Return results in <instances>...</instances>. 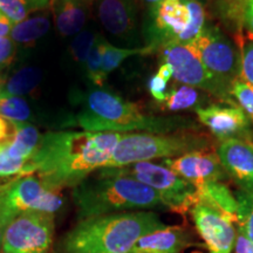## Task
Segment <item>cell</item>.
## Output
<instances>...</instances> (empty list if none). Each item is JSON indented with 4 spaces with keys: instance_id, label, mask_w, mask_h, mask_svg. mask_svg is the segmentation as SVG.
I'll return each mask as SVG.
<instances>
[{
    "instance_id": "6",
    "label": "cell",
    "mask_w": 253,
    "mask_h": 253,
    "mask_svg": "<svg viewBox=\"0 0 253 253\" xmlns=\"http://www.w3.org/2000/svg\"><path fill=\"white\" fill-rule=\"evenodd\" d=\"M212 141L199 131L172 134L126 132L116 144L108 164L104 168H119L138 162L166 160L199 150H210Z\"/></svg>"
},
{
    "instance_id": "27",
    "label": "cell",
    "mask_w": 253,
    "mask_h": 253,
    "mask_svg": "<svg viewBox=\"0 0 253 253\" xmlns=\"http://www.w3.org/2000/svg\"><path fill=\"white\" fill-rule=\"evenodd\" d=\"M0 116L9 122H28L33 114L24 97L4 94L0 89Z\"/></svg>"
},
{
    "instance_id": "30",
    "label": "cell",
    "mask_w": 253,
    "mask_h": 253,
    "mask_svg": "<svg viewBox=\"0 0 253 253\" xmlns=\"http://www.w3.org/2000/svg\"><path fill=\"white\" fill-rule=\"evenodd\" d=\"M240 53V80L253 86V39H244V36L237 39Z\"/></svg>"
},
{
    "instance_id": "9",
    "label": "cell",
    "mask_w": 253,
    "mask_h": 253,
    "mask_svg": "<svg viewBox=\"0 0 253 253\" xmlns=\"http://www.w3.org/2000/svg\"><path fill=\"white\" fill-rule=\"evenodd\" d=\"M158 52L163 62L169 63L172 67L173 80L177 84L197 88L210 96L217 97L223 103H235L231 95L232 86L214 77L191 47L170 43Z\"/></svg>"
},
{
    "instance_id": "17",
    "label": "cell",
    "mask_w": 253,
    "mask_h": 253,
    "mask_svg": "<svg viewBox=\"0 0 253 253\" xmlns=\"http://www.w3.org/2000/svg\"><path fill=\"white\" fill-rule=\"evenodd\" d=\"M56 31L63 37L77 36L93 14V0H49Z\"/></svg>"
},
{
    "instance_id": "29",
    "label": "cell",
    "mask_w": 253,
    "mask_h": 253,
    "mask_svg": "<svg viewBox=\"0 0 253 253\" xmlns=\"http://www.w3.org/2000/svg\"><path fill=\"white\" fill-rule=\"evenodd\" d=\"M231 95L232 99H235L237 104L244 110L248 118L251 121L253 128V86L248 82L240 80H236L233 82L232 88H231Z\"/></svg>"
},
{
    "instance_id": "14",
    "label": "cell",
    "mask_w": 253,
    "mask_h": 253,
    "mask_svg": "<svg viewBox=\"0 0 253 253\" xmlns=\"http://www.w3.org/2000/svg\"><path fill=\"white\" fill-rule=\"evenodd\" d=\"M209 253H231L237 231L232 218L205 203H196L189 211Z\"/></svg>"
},
{
    "instance_id": "20",
    "label": "cell",
    "mask_w": 253,
    "mask_h": 253,
    "mask_svg": "<svg viewBox=\"0 0 253 253\" xmlns=\"http://www.w3.org/2000/svg\"><path fill=\"white\" fill-rule=\"evenodd\" d=\"M211 96L197 88L177 84L168 90L166 100L160 104L164 112H196L211 104Z\"/></svg>"
},
{
    "instance_id": "32",
    "label": "cell",
    "mask_w": 253,
    "mask_h": 253,
    "mask_svg": "<svg viewBox=\"0 0 253 253\" xmlns=\"http://www.w3.org/2000/svg\"><path fill=\"white\" fill-rule=\"evenodd\" d=\"M168 84L169 82L163 80L157 74L151 75L149 81H148V90H149L151 97L158 104H161L166 100V96L168 94Z\"/></svg>"
},
{
    "instance_id": "13",
    "label": "cell",
    "mask_w": 253,
    "mask_h": 253,
    "mask_svg": "<svg viewBox=\"0 0 253 253\" xmlns=\"http://www.w3.org/2000/svg\"><path fill=\"white\" fill-rule=\"evenodd\" d=\"M199 125L204 126L217 141L233 138L251 140L253 128L244 110L235 103H211L195 112Z\"/></svg>"
},
{
    "instance_id": "16",
    "label": "cell",
    "mask_w": 253,
    "mask_h": 253,
    "mask_svg": "<svg viewBox=\"0 0 253 253\" xmlns=\"http://www.w3.org/2000/svg\"><path fill=\"white\" fill-rule=\"evenodd\" d=\"M216 153L240 192L253 196V142L240 138L220 142Z\"/></svg>"
},
{
    "instance_id": "42",
    "label": "cell",
    "mask_w": 253,
    "mask_h": 253,
    "mask_svg": "<svg viewBox=\"0 0 253 253\" xmlns=\"http://www.w3.org/2000/svg\"><path fill=\"white\" fill-rule=\"evenodd\" d=\"M0 183H2V178H0Z\"/></svg>"
},
{
    "instance_id": "4",
    "label": "cell",
    "mask_w": 253,
    "mask_h": 253,
    "mask_svg": "<svg viewBox=\"0 0 253 253\" xmlns=\"http://www.w3.org/2000/svg\"><path fill=\"white\" fill-rule=\"evenodd\" d=\"M72 199L78 220L131 211H169L149 186L101 169L72 189Z\"/></svg>"
},
{
    "instance_id": "5",
    "label": "cell",
    "mask_w": 253,
    "mask_h": 253,
    "mask_svg": "<svg viewBox=\"0 0 253 253\" xmlns=\"http://www.w3.org/2000/svg\"><path fill=\"white\" fill-rule=\"evenodd\" d=\"M208 21L207 5L201 0H160L144 8L141 18L143 47L155 53L170 43L190 46Z\"/></svg>"
},
{
    "instance_id": "3",
    "label": "cell",
    "mask_w": 253,
    "mask_h": 253,
    "mask_svg": "<svg viewBox=\"0 0 253 253\" xmlns=\"http://www.w3.org/2000/svg\"><path fill=\"white\" fill-rule=\"evenodd\" d=\"M167 224L156 211H131L78 220L52 253H130L136 242Z\"/></svg>"
},
{
    "instance_id": "26",
    "label": "cell",
    "mask_w": 253,
    "mask_h": 253,
    "mask_svg": "<svg viewBox=\"0 0 253 253\" xmlns=\"http://www.w3.org/2000/svg\"><path fill=\"white\" fill-rule=\"evenodd\" d=\"M49 7V0H0V11L17 24Z\"/></svg>"
},
{
    "instance_id": "28",
    "label": "cell",
    "mask_w": 253,
    "mask_h": 253,
    "mask_svg": "<svg viewBox=\"0 0 253 253\" xmlns=\"http://www.w3.org/2000/svg\"><path fill=\"white\" fill-rule=\"evenodd\" d=\"M99 32L91 30V28H84L79 32L69 46V53H71L72 60L75 65L84 68L87 56L89 54L91 46H93L95 39Z\"/></svg>"
},
{
    "instance_id": "10",
    "label": "cell",
    "mask_w": 253,
    "mask_h": 253,
    "mask_svg": "<svg viewBox=\"0 0 253 253\" xmlns=\"http://www.w3.org/2000/svg\"><path fill=\"white\" fill-rule=\"evenodd\" d=\"M204 66L214 77L232 86L240 77L239 47L218 25L210 20L190 45Z\"/></svg>"
},
{
    "instance_id": "1",
    "label": "cell",
    "mask_w": 253,
    "mask_h": 253,
    "mask_svg": "<svg viewBox=\"0 0 253 253\" xmlns=\"http://www.w3.org/2000/svg\"><path fill=\"white\" fill-rule=\"evenodd\" d=\"M121 132L48 131L41 135L26 175H37L48 189H73L108 164Z\"/></svg>"
},
{
    "instance_id": "15",
    "label": "cell",
    "mask_w": 253,
    "mask_h": 253,
    "mask_svg": "<svg viewBox=\"0 0 253 253\" xmlns=\"http://www.w3.org/2000/svg\"><path fill=\"white\" fill-rule=\"evenodd\" d=\"M161 163L195 188L209 182H224L229 178L217 153L211 150L192 151L178 157L166 158Z\"/></svg>"
},
{
    "instance_id": "11",
    "label": "cell",
    "mask_w": 253,
    "mask_h": 253,
    "mask_svg": "<svg viewBox=\"0 0 253 253\" xmlns=\"http://www.w3.org/2000/svg\"><path fill=\"white\" fill-rule=\"evenodd\" d=\"M55 217L25 212L11 220L2 238L1 253H52Z\"/></svg>"
},
{
    "instance_id": "41",
    "label": "cell",
    "mask_w": 253,
    "mask_h": 253,
    "mask_svg": "<svg viewBox=\"0 0 253 253\" xmlns=\"http://www.w3.org/2000/svg\"><path fill=\"white\" fill-rule=\"evenodd\" d=\"M2 82H4V81H2V80H1V77H0V84H2Z\"/></svg>"
},
{
    "instance_id": "7",
    "label": "cell",
    "mask_w": 253,
    "mask_h": 253,
    "mask_svg": "<svg viewBox=\"0 0 253 253\" xmlns=\"http://www.w3.org/2000/svg\"><path fill=\"white\" fill-rule=\"evenodd\" d=\"M114 175L130 177L149 186L163 199L169 211L185 214L196 203V188L162 163L138 162L119 168H102Z\"/></svg>"
},
{
    "instance_id": "18",
    "label": "cell",
    "mask_w": 253,
    "mask_h": 253,
    "mask_svg": "<svg viewBox=\"0 0 253 253\" xmlns=\"http://www.w3.org/2000/svg\"><path fill=\"white\" fill-rule=\"evenodd\" d=\"M191 243L183 227L166 225L141 237L130 253H182Z\"/></svg>"
},
{
    "instance_id": "31",
    "label": "cell",
    "mask_w": 253,
    "mask_h": 253,
    "mask_svg": "<svg viewBox=\"0 0 253 253\" xmlns=\"http://www.w3.org/2000/svg\"><path fill=\"white\" fill-rule=\"evenodd\" d=\"M17 53V43L9 37L0 38V71L11 65Z\"/></svg>"
},
{
    "instance_id": "2",
    "label": "cell",
    "mask_w": 253,
    "mask_h": 253,
    "mask_svg": "<svg viewBox=\"0 0 253 253\" xmlns=\"http://www.w3.org/2000/svg\"><path fill=\"white\" fill-rule=\"evenodd\" d=\"M81 109L67 119V126L91 132H150L172 134L199 131V123L182 115L155 116L142 112L140 104L123 99L106 88H93L78 100Z\"/></svg>"
},
{
    "instance_id": "19",
    "label": "cell",
    "mask_w": 253,
    "mask_h": 253,
    "mask_svg": "<svg viewBox=\"0 0 253 253\" xmlns=\"http://www.w3.org/2000/svg\"><path fill=\"white\" fill-rule=\"evenodd\" d=\"M14 131L5 142L6 153L12 160L28 164L39 145L41 134L30 122H12Z\"/></svg>"
},
{
    "instance_id": "24",
    "label": "cell",
    "mask_w": 253,
    "mask_h": 253,
    "mask_svg": "<svg viewBox=\"0 0 253 253\" xmlns=\"http://www.w3.org/2000/svg\"><path fill=\"white\" fill-rule=\"evenodd\" d=\"M107 43H108L107 38L101 33H97L96 39L91 46L89 54L82 68L84 78L90 84H93V88H102L106 84L102 78V62Z\"/></svg>"
},
{
    "instance_id": "34",
    "label": "cell",
    "mask_w": 253,
    "mask_h": 253,
    "mask_svg": "<svg viewBox=\"0 0 253 253\" xmlns=\"http://www.w3.org/2000/svg\"><path fill=\"white\" fill-rule=\"evenodd\" d=\"M244 28L253 37V0H246L245 2Z\"/></svg>"
},
{
    "instance_id": "25",
    "label": "cell",
    "mask_w": 253,
    "mask_h": 253,
    "mask_svg": "<svg viewBox=\"0 0 253 253\" xmlns=\"http://www.w3.org/2000/svg\"><path fill=\"white\" fill-rule=\"evenodd\" d=\"M151 50L148 47H138V48H126V47H118L108 41L106 46L102 62V78L104 81L114 71H116L123 61L136 55L151 54Z\"/></svg>"
},
{
    "instance_id": "22",
    "label": "cell",
    "mask_w": 253,
    "mask_h": 253,
    "mask_svg": "<svg viewBox=\"0 0 253 253\" xmlns=\"http://www.w3.org/2000/svg\"><path fill=\"white\" fill-rule=\"evenodd\" d=\"M53 18L49 8L37 12L14 24L9 33V38L17 45L31 46L48 33Z\"/></svg>"
},
{
    "instance_id": "23",
    "label": "cell",
    "mask_w": 253,
    "mask_h": 253,
    "mask_svg": "<svg viewBox=\"0 0 253 253\" xmlns=\"http://www.w3.org/2000/svg\"><path fill=\"white\" fill-rule=\"evenodd\" d=\"M41 79H42L41 69L26 66L12 74L5 82H2L0 84V89L4 94L23 97L34 91L39 86Z\"/></svg>"
},
{
    "instance_id": "40",
    "label": "cell",
    "mask_w": 253,
    "mask_h": 253,
    "mask_svg": "<svg viewBox=\"0 0 253 253\" xmlns=\"http://www.w3.org/2000/svg\"><path fill=\"white\" fill-rule=\"evenodd\" d=\"M230 1H245V0H230Z\"/></svg>"
},
{
    "instance_id": "39",
    "label": "cell",
    "mask_w": 253,
    "mask_h": 253,
    "mask_svg": "<svg viewBox=\"0 0 253 253\" xmlns=\"http://www.w3.org/2000/svg\"><path fill=\"white\" fill-rule=\"evenodd\" d=\"M138 1H140V4L143 6L144 8H147V7H149V6H151V5L156 4V2L160 1V0H138ZM201 1L204 2L205 5H208V2L210 1V0H201Z\"/></svg>"
},
{
    "instance_id": "35",
    "label": "cell",
    "mask_w": 253,
    "mask_h": 253,
    "mask_svg": "<svg viewBox=\"0 0 253 253\" xmlns=\"http://www.w3.org/2000/svg\"><path fill=\"white\" fill-rule=\"evenodd\" d=\"M14 131L13 123L7 121L4 118L0 116V143L1 142H6L11 137L12 134Z\"/></svg>"
},
{
    "instance_id": "33",
    "label": "cell",
    "mask_w": 253,
    "mask_h": 253,
    "mask_svg": "<svg viewBox=\"0 0 253 253\" xmlns=\"http://www.w3.org/2000/svg\"><path fill=\"white\" fill-rule=\"evenodd\" d=\"M235 253H253V244L250 242L240 226H238V229H237Z\"/></svg>"
},
{
    "instance_id": "38",
    "label": "cell",
    "mask_w": 253,
    "mask_h": 253,
    "mask_svg": "<svg viewBox=\"0 0 253 253\" xmlns=\"http://www.w3.org/2000/svg\"><path fill=\"white\" fill-rule=\"evenodd\" d=\"M9 223H11V220H9L8 218L4 217L2 214H0V253H1V249H2V238H4L5 230Z\"/></svg>"
},
{
    "instance_id": "12",
    "label": "cell",
    "mask_w": 253,
    "mask_h": 253,
    "mask_svg": "<svg viewBox=\"0 0 253 253\" xmlns=\"http://www.w3.org/2000/svg\"><path fill=\"white\" fill-rule=\"evenodd\" d=\"M138 0H93V14L101 26L126 48H138L142 41Z\"/></svg>"
},
{
    "instance_id": "8",
    "label": "cell",
    "mask_w": 253,
    "mask_h": 253,
    "mask_svg": "<svg viewBox=\"0 0 253 253\" xmlns=\"http://www.w3.org/2000/svg\"><path fill=\"white\" fill-rule=\"evenodd\" d=\"M65 205L61 191L48 189L37 175L18 176L0 183V214L9 220L25 212L56 217Z\"/></svg>"
},
{
    "instance_id": "37",
    "label": "cell",
    "mask_w": 253,
    "mask_h": 253,
    "mask_svg": "<svg viewBox=\"0 0 253 253\" xmlns=\"http://www.w3.org/2000/svg\"><path fill=\"white\" fill-rule=\"evenodd\" d=\"M156 74L160 78H162L163 80H166L167 82H169L171 79H173V71L172 67L167 62H162L160 66H158V69L156 72Z\"/></svg>"
},
{
    "instance_id": "36",
    "label": "cell",
    "mask_w": 253,
    "mask_h": 253,
    "mask_svg": "<svg viewBox=\"0 0 253 253\" xmlns=\"http://www.w3.org/2000/svg\"><path fill=\"white\" fill-rule=\"evenodd\" d=\"M13 25V21H12L5 13H2V12L0 11V38L8 37Z\"/></svg>"
},
{
    "instance_id": "21",
    "label": "cell",
    "mask_w": 253,
    "mask_h": 253,
    "mask_svg": "<svg viewBox=\"0 0 253 253\" xmlns=\"http://www.w3.org/2000/svg\"><path fill=\"white\" fill-rule=\"evenodd\" d=\"M198 202L217 209L237 223L238 201L229 186L223 182H209L196 186V203Z\"/></svg>"
}]
</instances>
